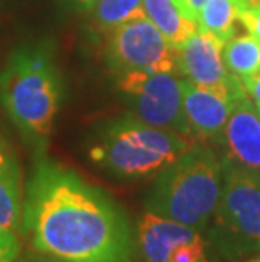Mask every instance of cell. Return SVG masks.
Returning <instances> with one entry per match:
<instances>
[{
    "label": "cell",
    "mask_w": 260,
    "mask_h": 262,
    "mask_svg": "<svg viewBox=\"0 0 260 262\" xmlns=\"http://www.w3.org/2000/svg\"><path fill=\"white\" fill-rule=\"evenodd\" d=\"M19 235L29 250L73 262H132L135 233L120 206L76 171L48 158L24 188Z\"/></svg>",
    "instance_id": "obj_1"
},
{
    "label": "cell",
    "mask_w": 260,
    "mask_h": 262,
    "mask_svg": "<svg viewBox=\"0 0 260 262\" xmlns=\"http://www.w3.org/2000/svg\"><path fill=\"white\" fill-rule=\"evenodd\" d=\"M63 100V78L51 44L22 46L0 71V102L29 142L42 146L51 136Z\"/></svg>",
    "instance_id": "obj_2"
},
{
    "label": "cell",
    "mask_w": 260,
    "mask_h": 262,
    "mask_svg": "<svg viewBox=\"0 0 260 262\" xmlns=\"http://www.w3.org/2000/svg\"><path fill=\"white\" fill-rule=\"evenodd\" d=\"M195 142L179 132L124 117L108 122L93 136L88 158L117 180L142 181L169 168Z\"/></svg>",
    "instance_id": "obj_3"
},
{
    "label": "cell",
    "mask_w": 260,
    "mask_h": 262,
    "mask_svg": "<svg viewBox=\"0 0 260 262\" xmlns=\"http://www.w3.org/2000/svg\"><path fill=\"white\" fill-rule=\"evenodd\" d=\"M221 183L223 168L217 154L204 142H195L157 174L146 210L204 232L217 210Z\"/></svg>",
    "instance_id": "obj_4"
},
{
    "label": "cell",
    "mask_w": 260,
    "mask_h": 262,
    "mask_svg": "<svg viewBox=\"0 0 260 262\" xmlns=\"http://www.w3.org/2000/svg\"><path fill=\"white\" fill-rule=\"evenodd\" d=\"M223 168L221 193L206 228L223 260L260 252V174L228 163Z\"/></svg>",
    "instance_id": "obj_5"
},
{
    "label": "cell",
    "mask_w": 260,
    "mask_h": 262,
    "mask_svg": "<svg viewBox=\"0 0 260 262\" xmlns=\"http://www.w3.org/2000/svg\"><path fill=\"white\" fill-rule=\"evenodd\" d=\"M119 88L129 100L135 119L193 139L182 107V80L174 73L130 71L119 75Z\"/></svg>",
    "instance_id": "obj_6"
},
{
    "label": "cell",
    "mask_w": 260,
    "mask_h": 262,
    "mask_svg": "<svg viewBox=\"0 0 260 262\" xmlns=\"http://www.w3.org/2000/svg\"><path fill=\"white\" fill-rule=\"evenodd\" d=\"M135 257L139 262H221L203 230L147 210L137 222Z\"/></svg>",
    "instance_id": "obj_7"
},
{
    "label": "cell",
    "mask_w": 260,
    "mask_h": 262,
    "mask_svg": "<svg viewBox=\"0 0 260 262\" xmlns=\"http://www.w3.org/2000/svg\"><path fill=\"white\" fill-rule=\"evenodd\" d=\"M108 64L119 75L130 71L178 73L176 49L146 15L124 22L110 32Z\"/></svg>",
    "instance_id": "obj_8"
},
{
    "label": "cell",
    "mask_w": 260,
    "mask_h": 262,
    "mask_svg": "<svg viewBox=\"0 0 260 262\" xmlns=\"http://www.w3.org/2000/svg\"><path fill=\"white\" fill-rule=\"evenodd\" d=\"M223 46L225 42L218 37L198 29L182 46L176 49V68L193 85L211 88L239 102L248 95L240 78L226 70L223 63Z\"/></svg>",
    "instance_id": "obj_9"
},
{
    "label": "cell",
    "mask_w": 260,
    "mask_h": 262,
    "mask_svg": "<svg viewBox=\"0 0 260 262\" xmlns=\"http://www.w3.org/2000/svg\"><path fill=\"white\" fill-rule=\"evenodd\" d=\"M220 141L225 147L223 163L260 174V122L248 97L235 103Z\"/></svg>",
    "instance_id": "obj_10"
},
{
    "label": "cell",
    "mask_w": 260,
    "mask_h": 262,
    "mask_svg": "<svg viewBox=\"0 0 260 262\" xmlns=\"http://www.w3.org/2000/svg\"><path fill=\"white\" fill-rule=\"evenodd\" d=\"M235 103L228 95L182 80V107L191 136L198 142L220 141Z\"/></svg>",
    "instance_id": "obj_11"
},
{
    "label": "cell",
    "mask_w": 260,
    "mask_h": 262,
    "mask_svg": "<svg viewBox=\"0 0 260 262\" xmlns=\"http://www.w3.org/2000/svg\"><path fill=\"white\" fill-rule=\"evenodd\" d=\"M24 205L22 168L14 147L0 136V230L19 232Z\"/></svg>",
    "instance_id": "obj_12"
},
{
    "label": "cell",
    "mask_w": 260,
    "mask_h": 262,
    "mask_svg": "<svg viewBox=\"0 0 260 262\" xmlns=\"http://www.w3.org/2000/svg\"><path fill=\"white\" fill-rule=\"evenodd\" d=\"M144 15L174 49L182 46L198 31V22L186 19L174 0H144Z\"/></svg>",
    "instance_id": "obj_13"
},
{
    "label": "cell",
    "mask_w": 260,
    "mask_h": 262,
    "mask_svg": "<svg viewBox=\"0 0 260 262\" xmlns=\"http://www.w3.org/2000/svg\"><path fill=\"white\" fill-rule=\"evenodd\" d=\"M223 63L242 81L253 76L260 71V41L250 32L235 34L223 46Z\"/></svg>",
    "instance_id": "obj_14"
},
{
    "label": "cell",
    "mask_w": 260,
    "mask_h": 262,
    "mask_svg": "<svg viewBox=\"0 0 260 262\" xmlns=\"http://www.w3.org/2000/svg\"><path fill=\"white\" fill-rule=\"evenodd\" d=\"M240 7L237 0H206L198 15V29L226 42L237 34Z\"/></svg>",
    "instance_id": "obj_15"
},
{
    "label": "cell",
    "mask_w": 260,
    "mask_h": 262,
    "mask_svg": "<svg viewBox=\"0 0 260 262\" xmlns=\"http://www.w3.org/2000/svg\"><path fill=\"white\" fill-rule=\"evenodd\" d=\"M93 24L103 32H112L135 17L144 15V0H98L90 9Z\"/></svg>",
    "instance_id": "obj_16"
},
{
    "label": "cell",
    "mask_w": 260,
    "mask_h": 262,
    "mask_svg": "<svg viewBox=\"0 0 260 262\" xmlns=\"http://www.w3.org/2000/svg\"><path fill=\"white\" fill-rule=\"evenodd\" d=\"M22 254L19 232L0 230V262H14Z\"/></svg>",
    "instance_id": "obj_17"
},
{
    "label": "cell",
    "mask_w": 260,
    "mask_h": 262,
    "mask_svg": "<svg viewBox=\"0 0 260 262\" xmlns=\"http://www.w3.org/2000/svg\"><path fill=\"white\" fill-rule=\"evenodd\" d=\"M240 24L260 41V7L240 12Z\"/></svg>",
    "instance_id": "obj_18"
},
{
    "label": "cell",
    "mask_w": 260,
    "mask_h": 262,
    "mask_svg": "<svg viewBox=\"0 0 260 262\" xmlns=\"http://www.w3.org/2000/svg\"><path fill=\"white\" fill-rule=\"evenodd\" d=\"M186 19L198 22V15L206 0H174Z\"/></svg>",
    "instance_id": "obj_19"
},
{
    "label": "cell",
    "mask_w": 260,
    "mask_h": 262,
    "mask_svg": "<svg viewBox=\"0 0 260 262\" xmlns=\"http://www.w3.org/2000/svg\"><path fill=\"white\" fill-rule=\"evenodd\" d=\"M243 85H245L247 95L252 100V103L255 107H260V71L253 76L247 78V80H243Z\"/></svg>",
    "instance_id": "obj_20"
},
{
    "label": "cell",
    "mask_w": 260,
    "mask_h": 262,
    "mask_svg": "<svg viewBox=\"0 0 260 262\" xmlns=\"http://www.w3.org/2000/svg\"><path fill=\"white\" fill-rule=\"evenodd\" d=\"M32 255H34L36 262H73V260H63V259L51 257V255H42V254H36V252H32Z\"/></svg>",
    "instance_id": "obj_21"
},
{
    "label": "cell",
    "mask_w": 260,
    "mask_h": 262,
    "mask_svg": "<svg viewBox=\"0 0 260 262\" xmlns=\"http://www.w3.org/2000/svg\"><path fill=\"white\" fill-rule=\"evenodd\" d=\"M14 262H36V259H34V255H32L31 250H29V252H22Z\"/></svg>",
    "instance_id": "obj_22"
},
{
    "label": "cell",
    "mask_w": 260,
    "mask_h": 262,
    "mask_svg": "<svg viewBox=\"0 0 260 262\" xmlns=\"http://www.w3.org/2000/svg\"><path fill=\"white\" fill-rule=\"evenodd\" d=\"M76 2H78L80 5H83V7H86V9H90L91 5H95L98 0H76Z\"/></svg>",
    "instance_id": "obj_23"
},
{
    "label": "cell",
    "mask_w": 260,
    "mask_h": 262,
    "mask_svg": "<svg viewBox=\"0 0 260 262\" xmlns=\"http://www.w3.org/2000/svg\"><path fill=\"white\" fill-rule=\"evenodd\" d=\"M255 110H257V117H258V122H260V107H255Z\"/></svg>",
    "instance_id": "obj_24"
},
{
    "label": "cell",
    "mask_w": 260,
    "mask_h": 262,
    "mask_svg": "<svg viewBox=\"0 0 260 262\" xmlns=\"http://www.w3.org/2000/svg\"><path fill=\"white\" fill-rule=\"evenodd\" d=\"M247 262H260V257H255V259H250V260H247Z\"/></svg>",
    "instance_id": "obj_25"
}]
</instances>
